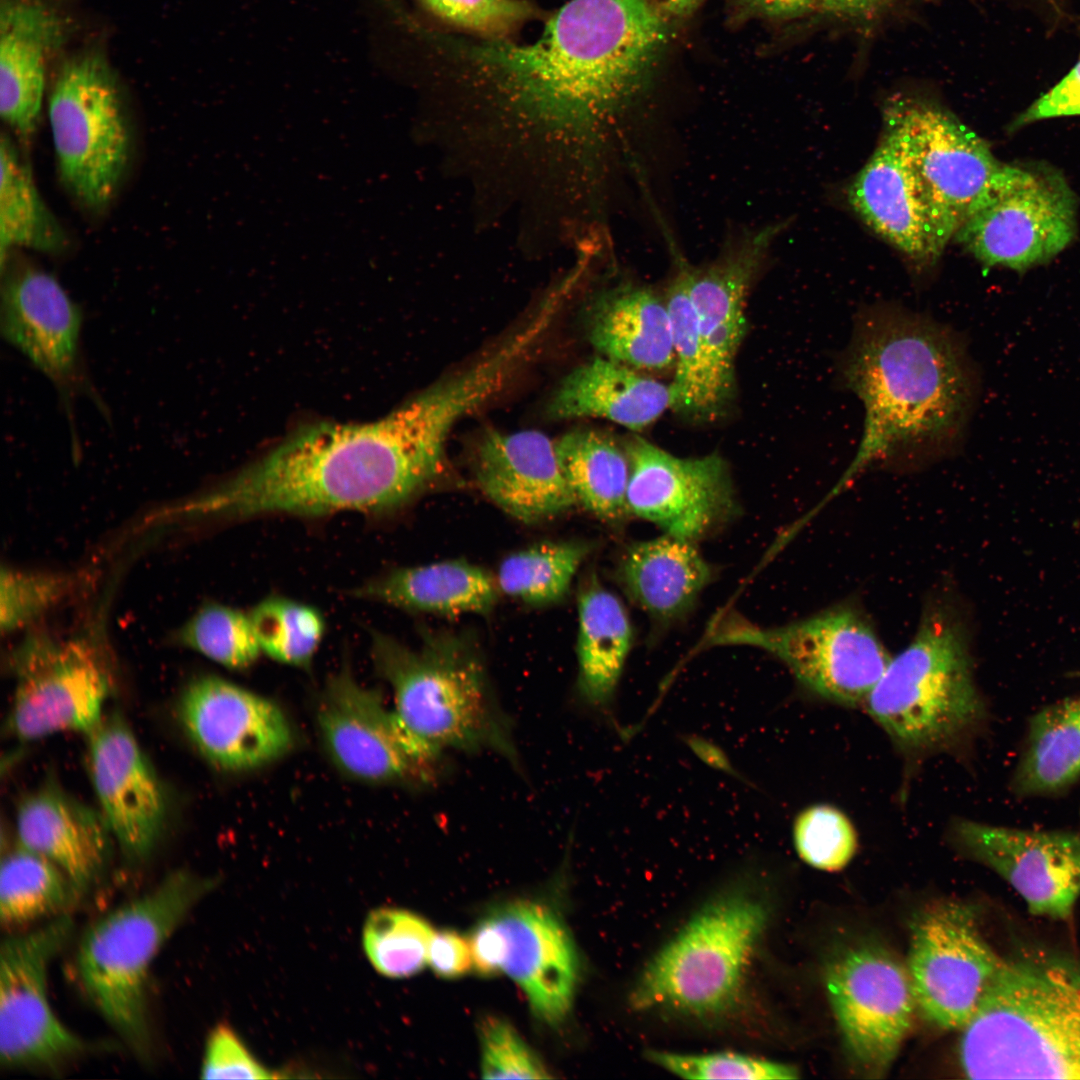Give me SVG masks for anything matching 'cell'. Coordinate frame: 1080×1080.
<instances>
[{"instance_id": "cell-14", "label": "cell", "mask_w": 1080, "mask_h": 1080, "mask_svg": "<svg viewBox=\"0 0 1080 1080\" xmlns=\"http://www.w3.org/2000/svg\"><path fill=\"white\" fill-rule=\"evenodd\" d=\"M825 986L850 1060L864 1075L883 1076L918 1010L906 964L879 945H855L828 963Z\"/></svg>"}, {"instance_id": "cell-31", "label": "cell", "mask_w": 1080, "mask_h": 1080, "mask_svg": "<svg viewBox=\"0 0 1080 1080\" xmlns=\"http://www.w3.org/2000/svg\"><path fill=\"white\" fill-rule=\"evenodd\" d=\"M588 337L594 348L635 370L674 367L672 330L664 298L640 285H621L593 305Z\"/></svg>"}, {"instance_id": "cell-24", "label": "cell", "mask_w": 1080, "mask_h": 1080, "mask_svg": "<svg viewBox=\"0 0 1080 1080\" xmlns=\"http://www.w3.org/2000/svg\"><path fill=\"white\" fill-rule=\"evenodd\" d=\"M81 329L78 305L53 275L29 266L5 273L3 337L63 388L78 378Z\"/></svg>"}, {"instance_id": "cell-13", "label": "cell", "mask_w": 1080, "mask_h": 1080, "mask_svg": "<svg viewBox=\"0 0 1080 1080\" xmlns=\"http://www.w3.org/2000/svg\"><path fill=\"white\" fill-rule=\"evenodd\" d=\"M15 692L9 732L22 741L59 732L90 734L103 720L112 689L106 657L85 638H26L10 657Z\"/></svg>"}, {"instance_id": "cell-15", "label": "cell", "mask_w": 1080, "mask_h": 1080, "mask_svg": "<svg viewBox=\"0 0 1080 1080\" xmlns=\"http://www.w3.org/2000/svg\"><path fill=\"white\" fill-rule=\"evenodd\" d=\"M1003 961L967 905L947 901L929 906L913 923L905 963L917 1009L941 1029L961 1030Z\"/></svg>"}, {"instance_id": "cell-53", "label": "cell", "mask_w": 1080, "mask_h": 1080, "mask_svg": "<svg viewBox=\"0 0 1080 1080\" xmlns=\"http://www.w3.org/2000/svg\"><path fill=\"white\" fill-rule=\"evenodd\" d=\"M893 0H820L823 11L839 16H861L873 13Z\"/></svg>"}, {"instance_id": "cell-51", "label": "cell", "mask_w": 1080, "mask_h": 1080, "mask_svg": "<svg viewBox=\"0 0 1080 1080\" xmlns=\"http://www.w3.org/2000/svg\"><path fill=\"white\" fill-rule=\"evenodd\" d=\"M474 969L482 976L501 973L502 936L494 921L486 915L472 929L468 938Z\"/></svg>"}, {"instance_id": "cell-12", "label": "cell", "mask_w": 1080, "mask_h": 1080, "mask_svg": "<svg viewBox=\"0 0 1080 1080\" xmlns=\"http://www.w3.org/2000/svg\"><path fill=\"white\" fill-rule=\"evenodd\" d=\"M883 121V136L954 237L1002 163L980 136L930 100L895 95Z\"/></svg>"}, {"instance_id": "cell-47", "label": "cell", "mask_w": 1080, "mask_h": 1080, "mask_svg": "<svg viewBox=\"0 0 1080 1080\" xmlns=\"http://www.w3.org/2000/svg\"><path fill=\"white\" fill-rule=\"evenodd\" d=\"M479 1036L483 1078H551L535 1051L505 1019L484 1017L479 1025Z\"/></svg>"}, {"instance_id": "cell-17", "label": "cell", "mask_w": 1080, "mask_h": 1080, "mask_svg": "<svg viewBox=\"0 0 1080 1080\" xmlns=\"http://www.w3.org/2000/svg\"><path fill=\"white\" fill-rule=\"evenodd\" d=\"M316 720L330 758L354 779L418 786L442 774L445 757L414 744L379 692L359 684L345 667L328 680Z\"/></svg>"}, {"instance_id": "cell-36", "label": "cell", "mask_w": 1080, "mask_h": 1080, "mask_svg": "<svg viewBox=\"0 0 1080 1080\" xmlns=\"http://www.w3.org/2000/svg\"><path fill=\"white\" fill-rule=\"evenodd\" d=\"M0 169L1 268L16 247L44 252L62 249L64 231L42 200L31 169L5 134L1 137Z\"/></svg>"}, {"instance_id": "cell-5", "label": "cell", "mask_w": 1080, "mask_h": 1080, "mask_svg": "<svg viewBox=\"0 0 1080 1080\" xmlns=\"http://www.w3.org/2000/svg\"><path fill=\"white\" fill-rule=\"evenodd\" d=\"M371 648L377 672L392 689L394 717L418 747L442 756L492 752L519 767L511 720L472 640L425 632L414 649L373 632Z\"/></svg>"}, {"instance_id": "cell-43", "label": "cell", "mask_w": 1080, "mask_h": 1080, "mask_svg": "<svg viewBox=\"0 0 1080 1080\" xmlns=\"http://www.w3.org/2000/svg\"><path fill=\"white\" fill-rule=\"evenodd\" d=\"M793 843L799 857L824 871L843 869L854 857L858 838L850 819L827 804L809 806L796 816Z\"/></svg>"}, {"instance_id": "cell-22", "label": "cell", "mask_w": 1080, "mask_h": 1080, "mask_svg": "<svg viewBox=\"0 0 1080 1080\" xmlns=\"http://www.w3.org/2000/svg\"><path fill=\"white\" fill-rule=\"evenodd\" d=\"M502 936L501 973L525 994L536 1016L562 1022L571 1010L579 978V958L572 936L548 906L517 899L487 914Z\"/></svg>"}, {"instance_id": "cell-38", "label": "cell", "mask_w": 1080, "mask_h": 1080, "mask_svg": "<svg viewBox=\"0 0 1080 1080\" xmlns=\"http://www.w3.org/2000/svg\"><path fill=\"white\" fill-rule=\"evenodd\" d=\"M592 551L583 540L544 541L507 556L496 578L504 594L527 605L543 606L562 600Z\"/></svg>"}, {"instance_id": "cell-10", "label": "cell", "mask_w": 1080, "mask_h": 1080, "mask_svg": "<svg viewBox=\"0 0 1080 1080\" xmlns=\"http://www.w3.org/2000/svg\"><path fill=\"white\" fill-rule=\"evenodd\" d=\"M707 641L760 648L807 690L847 707L864 705L892 658L869 620L848 604L776 627L722 615L711 624Z\"/></svg>"}, {"instance_id": "cell-20", "label": "cell", "mask_w": 1080, "mask_h": 1080, "mask_svg": "<svg viewBox=\"0 0 1080 1080\" xmlns=\"http://www.w3.org/2000/svg\"><path fill=\"white\" fill-rule=\"evenodd\" d=\"M781 230L767 225L729 241L710 264L690 270V298L702 348L710 418L727 405L735 359L746 329V299L767 251Z\"/></svg>"}, {"instance_id": "cell-54", "label": "cell", "mask_w": 1080, "mask_h": 1080, "mask_svg": "<svg viewBox=\"0 0 1080 1080\" xmlns=\"http://www.w3.org/2000/svg\"><path fill=\"white\" fill-rule=\"evenodd\" d=\"M687 743L692 751L712 768L722 770L734 776H739L730 764L727 756L718 746L697 736L688 737Z\"/></svg>"}, {"instance_id": "cell-34", "label": "cell", "mask_w": 1080, "mask_h": 1080, "mask_svg": "<svg viewBox=\"0 0 1080 1080\" xmlns=\"http://www.w3.org/2000/svg\"><path fill=\"white\" fill-rule=\"evenodd\" d=\"M555 447L577 505L610 524L630 517V464L624 446L600 431L580 429L555 440Z\"/></svg>"}, {"instance_id": "cell-32", "label": "cell", "mask_w": 1080, "mask_h": 1080, "mask_svg": "<svg viewBox=\"0 0 1080 1080\" xmlns=\"http://www.w3.org/2000/svg\"><path fill=\"white\" fill-rule=\"evenodd\" d=\"M499 592L496 578L485 569L465 560H447L391 570L354 590V595L409 611L451 616L487 615Z\"/></svg>"}, {"instance_id": "cell-8", "label": "cell", "mask_w": 1080, "mask_h": 1080, "mask_svg": "<svg viewBox=\"0 0 1080 1080\" xmlns=\"http://www.w3.org/2000/svg\"><path fill=\"white\" fill-rule=\"evenodd\" d=\"M767 920L766 905L743 890L713 899L648 962L632 989V1007L701 1019L728 1013Z\"/></svg>"}, {"instance_id": "cell-4", "label": "cell", "mask_w": 1080, "mask_h": 1080, "mask_svg": "<svg viewBox=\"0 0 1080 1080\" xmlns=\"http://www.w3.org/2000/svg\"><path fill=\"white\" fill-rule=\"evenodd\" d=\"M971 1079H1080V963L1029 952L1004 958L960 1030Z\"/></svg>"}, {"instance_id": "cell-50", "label": "cell", "mask_w": 1080, "mask_h": 1080, "mask_svg": "<svg viewBox=\"0 0 1080 1080\" xmlns=\"http://www.w3.org/2000/svg\"><path fill=\"white\" fill-rule=\"evenodd\" d=\"M428 964L442 978L466 975L474 968L469 940L451 929L435 931L429 946Z\"/></svg>"}, {"instance_id": "cell-44", "label": "cell", "mask_w": 1080, "mask_h": 1080, "mask_svg": "<svg viewBox=\"0 0 1080 1080\" xmlns=\"http://www.w3.org/2000/svg\"><path fill=\"white\" fill-rule=\"evenodd\" d=\"M427 12L488 40H507L542 12L529 0H417Z\"/></svg>"}, {"instance_id": "cell-37", "label": "cell", "mask_w": 1080, "mask_h": 1080, "mask_svg": "<svg viewBox=\"0 0 1080 1080\" xmlns=\"http://www.w3.org/2000/svg\"><path fill=\"white\" fill-rule=\"evenodd\" d=\"M80 896L50 860L22 846L3 856L0 870V920L8 928L65 912Z\"/></svg>"}, {"instance_id": "cell-49", "label": "cell", "mask_w": 1080, "mask_h": 1080, "mask_svg": "<svg viewBox=\"0 0 1080 1080\" xmlns=\"http://www.w3.org/2000/svg\"><path fill=\"white\" fill-rule=\"evenodd\" d=\"M1080 115V60L1051 89L1035 100L1012 124V128L1057 117Z\"/></svg>"}, {"instance_id": "cell-33", "label": "cell", "mask_w": 1080, "mask_h": 1080, "mask_svg": "<svg viewBox=\"0 0 1080 1080\" xmlns=\"http://www.w3.org/2000/svg\"><path fill=\"white\" fill-rule=\"evenodd\" d=\"M576 692L588 707L606 711L615 697L633 643L622 601L590 575L578 594Z\"/></svg>"}, {"instance_id": "cell-26", "label": "cell", "mask_w": 1080, "mask_h": 1080, "mask_svg": "<svg viewBox=\"0 0 1080 1080\" xmlns=\"http://www.w3.org/2000/svg\"><path fill=\"white\" fill-rule=\"evenodd\" d=\"M848 197L875 232L918 264L935 263L953 237L885 136L851 183Z\"/></svg>"}, {"instance_id": "cell-55", "label": "cell", "mask_w": 1080, "mask_h": 1080, "mask_svg": "<svg viewBox=\"0 0 1080 1080\" xmlns=\"http://www.w3.org/2000/svg\"><path fill=\"white\" fill-rule=\"evenodd\" d=\"M664 15L685 17L692 14L705 0H650Z\"/></svg>"}, {"instance_id": "cell-2", "label": "cell", "mask_w": 1080, "mask_h": 1080, "mask_svg": "<svg viewBox=\"0 0 1080 1080\" xmlns=\"http://www.w3.org/2000/svg\"><path fill=\"white\" fill-rule=\"evenodd\" d=\"M668 39L650 0H570L533 43L456 44L464 79L496 103L573 123L623 107L652 76Z\"/></svg>"}, {"instance_id": "cell-46", "label": "cell", "mask_w": 1080, "mask_h": 1080, "mask_svg": "<svg viewBox=\"0 0 1080 1080\" xmlns=\"http://www.w3.org/2000/svg\"><path fill=\"white\" fill-rule=\"evenodd\" d=\"M0 626L12 633L31 624L69 591L71 580L56 573L1 569Z\"/></svg>"}, {"instance_id": "cell-1", "label": "cell", "mask_w": 1080, "mask_h": 1080, "mask_svg": "<svg viewBox=\"0 0 1080 1080\" xmlns=\"http://www.w3.org/2000/svg\"><path fill=\"white\" fill-rule=\"evenodd\" d=\"M482 400L475 380L456 372L376 421L303 426L185 512L223 519L391 512L440 474L451 429Z\"/></svg>"}, {"instance_id": "cell-45", "label": "cell", "mask_w": 1080, "mask_h": 1080, "mask_svg": "<svg viewBox=\"0 0 1080 1080\" xmlns=\"http://www.w3.org/2000/svg\"><path fill=\"white\" fill-rule=\"evenodd\" d=\"M647 1058L681 1078L686 1079H795L798 1070L787 1064L731 1052L711 1054H682L649 1050Z\"/></svg>"}, {"instance_id": "cell-6", "label": "cell", "mask_w": 1080, "mask_h": 1080, "mask_svg": "<svg viewBox=\"0 0 1080 1080\" xmlns=\"http://www.w3.org/2000/svg\"><path fill=\"white\" fill-rule=\"evenodd\" d=\"M906 757L954 754L987 716L963 624L952 608L926 609L909 644L892 657L863 705Z\"/></svg>"}, {"instance_id": "cell-9", "label": "cell", "mask_w": 1080, "mask_h": 1080, "mask_svg": "<svg viewBox=\"0 0 1080 1080\" xmlns=\"http://www.w3.org/2000/svg\"><path fill=\"white\" fill-rule=\"evenodd\" d=\"M118 78L105 54L85 48L65 58L49 97L60 176L90 209L113 198L130 154V129Z\"/></svg>"}, {"instance_id": "cell-3", "label": "cell", "mask_w": 1080, "mask_h": 1080, "mask_svg": "<svg viewBox=\"0 0 1080 1080\" xmlns=\"http://www.w3.org/2000/svg\"><path fill=\"white\" fill-rule=\"evenodd\" d=\"M839 374L863 403V435L849 467L811 516L874 464L925 461L957 448L979 391L977 369L957 334L890 307L858 317Z\"/></svg>"}, {"instance_id": "cell-23", "label": "cell", "mask_w": 1080, "mask_h": 1080, "mask_svg": "<svg viewBox=\"0 0 1080 1080\" xmlns=\"http://www.w3.org/2000/svg\"><path fill=\"white\" fill-rule=\"evenodd\" d=\"M89 736L90 775L103 817L126 856L142 860L164 825L160 780L120 716L103 719Z\"/></svg>"}, {"instance_id": "cell-41", "label": "cell", "mask_w": 1080, "mask_h": 1080, "mask_svg": "<svg viewBox=\"0 0 1080 1080\" xmlns=\"http://www.w3.org/2000/svg\"><path fill=\"white\" fill-rule=\"evenodd\" d=\"M261 650L272 659L295 667H307L322 640L325 622L308 605L271 596L249 613Z\"/></svg>"}, {"instance_id": "cell-28", "label": "cell", "mask_w": 1080, "mask_h": 1080, "mask_svg": "<svg viewBox=\"0 0 1080 1080\" xmlns=\"http://www.w3.org/2000/svg\"><path fill=\"white\" fill-rule=\"evenodd\" d=\"M16 827L19 844L54 863L80 895L104 872L112 834L107 822L56 784L21 800Z\"/></svg>"}, {"instance_id": "cell-25", "label": "cell", "mask_w": 1080, "mask_h": 1080, "mask_svg": "<svg viewBox=\"0 0 1080 1080\" xmlns=\"http://www.w3.org/2000/svg\"><path fill=\"white\" fill-rule=\"evenodd\" d=\"M474 474L491 501L526 524L550 520L577 505L555 440L540 431L488 432L476 448Z\"/></svg>"}, {"instance_id": "cell-30", "label": "cell", "mask_w": 1080, "mask_h": 1080, "mask_svg": "<svg viewBox=\"0 0 1080 1080\" xmlns=\"http://www.w3.org/2000/svg\"><path fill=\"white\" fill-rule=\"evenodd\" d=\"M713 576L694 542L665 533L629 544L616 568L626 596L662 624L685 616Z\"/></svg>"}, {"instance_id": "cell-18", "label": "cell", "mask_w": 1080, "mask_h": 1080, "mask_svg": "<svg viewBox=\"0 0 1080 1080\" xmlns=\"http://www.w3.org/2000/svg\"><path fill=\"white\" fill-rule=\"evenodd\" d=\"M624 447L630 464V516L696 543L740 512L729 466L719 454L678 457L638 435Z\"/></svg>"}, {"instance_id": "cell-16", "label": "cell", "mask_w": 1080, "mask_h": 1080, "mask_svg": "<svg viewBox=\"0 0 1080 1080\" xmlns=\"http://www.w3.org/2000/svg\"><path fill=\"white\" fill-rule=\"evenodd\" d=\"M72 930V919L62 914L1 944L0 1063L6 1068H50L89 1048L57 1018L47 992L49 964Z\"/></svg>"}, {"instance_id": "cell-52", "label": "cell", "mask_w": 1080, "mask_h": 1080, "mask_svg": "<svg viewBox=\"0 0 1080 1080\" xmlns=\"http://www.w3.org/2000/svg\"><path fill=\"white\" fill-rule=\"evenodd\" d=\"M744 2L753 12L760 15L792 18L808 12L820 0H744Z\"/></svg>"}, {"instance_id": "cell-27", "label": "cell", "mask_w": 1080, "mask_h": 1080, "mask_svg": "<svg viewBox=\"0 0 1080 1080\" xmlns=\"http://www.w3.org/2000/svg\"><path fill=\"white\" fill-rule=\"evenodd\" d=\"M67 32L64 16L47 0L0 1V114L23 138L37 128L47 64Z\"/></svg>"}, {"instance_id": "cell-48", "label": "cell", "mask_w": 1080, "mask_h": 1080, "mask_svg": "<svg viewBox=\"0 0 1080 1080\" xmlns=\"http://www.w3.org/2000/svg\"><path fill=\"white\" fill-rule=\"evenodd\" d=\"M279 1077L263 1065L228 1024H218L209 1033L201 1067V1078L270 1079Z\"/></svg>"}, {"instance_id": "cell-7", "label": "cell", "mask_w": 1080, "mask_h": 1080, "mask_svg": "<svg viewBox=\"0 0 1080 1080\" xmlns=\"http://www.w3.org/2000/svg\"><path fill=\"white\" fill-rule=\"evenodd\" d=\"M215 879L186 870L169 873L156 887L96 920L77 952V970L90 1001L142 1059L151 1052L148 983L162 947Z\"/></svg>"}, {"instance_id": "cell-21", "label": "cell", "mask_w": 1080, "mask_h": 1080, "mask_svg": "<svg viewBox=\"0 0 1080 1080\" xmlns=\"http://www.w3.org/2000/svg\"><path fill=\"white\" fill-rule=\"evenodd\" d=\"M178 717L198 751L225 771H248L287 754L291 726L269 699L217 676H202L184 690Z\"/></svg>"}, {"instance_id": "cell-35", "label": "cell", "mask_w": 1080, "mask_h": 1080, "mask_svg": "<svg viewBox=\"0 0 1080 1080\" xmlns=\"http://www.w3.org/2000/svg\"><path fill=\"white\" fill-rule=\"evenodd\" d=\"M1080 778V699L1047 706L1030 721L1013 779L1021 796L1062 792Z\"/></svg>"}, {"instance_id": "cell-39", "label": "cell", "mask_w": 1080, "mask_h": 1080, "mask_svg": "<svg viewBox=\"0 0 1080 1080\" xmlns=\"http://www.w3.org/2000/svg\"><path fill=\"white\" fill-rule=\"evenodd\" d=\"M673 256L674 273L664 297L675 356L671 409L687 416L710 418L705 364L689 290L691 265L679 253Z\"/></svg>"}, {"instance_id": "cell-40", "label": "cell", "mask_w": 1080, "mask_h": 1080, "mask_svg": "<svg viewBox=\"0 0 1080 1080\" xmlns=\"http://www.w3.org/2000/svg\"><path fill=\"white\" fill-rule=\"evenodd\" d=\"M434 933L429 922L416 913L381 907L368 914L363 927V947L380 974L407 978L428 964Z\"/></svg>"}, {"instance_id": "cell-11", "label": "cell", "mask_w": 1080, "mask_h": 1080, "mask_svg": "<svg viewBox=\"0 0 1080 1080\" xmlns=\"http://www.w3.org/2000/svg\"><path fill=\"white\" fill-rule=\"evenodd\" d=\"M1075 232L1076 201L1060 174L1002 164L954 237L987 266L1024 271L1058 255Z\"/></svg>"}, {"instance_id": "cell-29", "label": "cell", "mask_w": 1080, "mask_h": 1080, "mask_svg": "<svg viewBox=\"0 0 1080 1080\" xmlns=\"http://www.w3.org/2000/svg\"><path fill=\"white\" fill-rule=\"evenodd\" d=\"M672 408L670 384L598 356L571 371L547 406L552 419L598 417L640 431Z\"/></svg>"}, {"instance_id": "cell-19", "label": "cell", "mask_w": 1080, "mask_h": 1080, "mask_svg": "<svg viewBox=\"0 0 1080 1080\" xmlns=\"http://www.w3.org/2000/svg\"><path fill=\"white\" fill-rule=\"evenodd\" d=\"M953 843L987 866L1024 900L1029 912L1067 920L1080 898V833L1034 831L957 819Z\"/></svg>"}, {"instance_id": "cell-42", "label": "cell", "mask_w": 1080, "mask_h": 1080, "mask_svg": "<svg viewBox=\"0 0 1080 1080\" xmlns=\"http://www.w3.org/2000/svg\"><path fill=\"white\" fill-rule=\"evenodd\" d=\"M176 640L234 670L253 665L262 651L249 614L217 603L201 607L179 629Z\"/></svg>"}]
</instances>
